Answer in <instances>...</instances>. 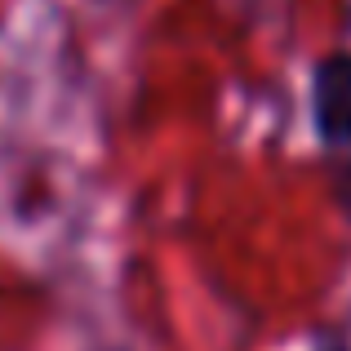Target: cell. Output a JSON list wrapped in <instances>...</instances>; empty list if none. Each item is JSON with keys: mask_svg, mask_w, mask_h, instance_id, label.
I'll list each match as a JSON object with an SVG mask.
<instances>
[{"mask_svg": "<svg viewBox=\"0 0 351 351\" xmlns=\"http://www.w3.org/2000/svg\"><path fill=\"white\" fill-rule=\"evenodd\" d=\"M311 120L320 143L351 147V53L320 58L311 76Z\"/></svg>", "mask_w": 351, "mask_h": 351, "instance_id": "cell-1", "label": "cell"}]
</instances>
